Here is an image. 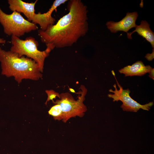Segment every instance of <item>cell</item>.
Segmentation results:
<instances>
[{"instance_id": "6", "label": "cell", "mask_w": 154, "mask_h": 154, "mask_svg": "<svg viewBox=\"0 0 154 154\" xmlns=\"http://www.w3.org/2000/svg\"><path fill=\"white\" fill-rule=\"evenodd\" d=\"M87 90L85 87L81 95L78 100H75L69 93H62L60 94V100L55 102L52 101L55 104L60 105L62 113V120L66 123L70 118L78 116L83 117L87 110L86 107L83 102L85 100V96L86 94Z\"/></svg>"}, {"instance_id": "2", "label": "cell", "mask_w": 154, "mask_h": 154, "mask_svg": "<svg viewBox=\"0 0 154 154\" xmlns=\"http://www.w3.org/2000/svg\"><path fill=\"white\" fill-rule=\"evenodd\" d=\"M1 74L7 77L13 76L18 83L23 79L37 80L42 77L38 64L33 60L16 53L7 51L0 47Z\"/></svg>"}, {"instance_id": "15", "label": "cell", "mask_w": 154, "mask_h": 154, "mask_svg": "<svg viewBox=\"0 0 154 154\" xmlns=\"http://www.w3.org/2000/svg\"><path fill=\"white\" fill-rule=\"evenodd\" d=\"M6 42L5 40L2 38H0V44H5Z\"/></svg>"}, {"instance_id": "13", "label": "cell", "mask_w": 154, "mask_h": 154, "mask_svg": "<svg viewBox=\"0 0 154 154\" xmlns=\"http://www.w3.org/2000/svg\"><path fill=\"white\" fill-rule=\"evenodd\" d=\"M154 55V50L153 52L151 54H147L145 57L149 61H151L154 58V56H151Z\"/></svg>"}, {"instance_id": "5", "label": "cell", "mask_w": 154, "mask_h": 154, "mask_svg": "<svg viewBox=\"0 0 154 154\" xmlns=\"http://www.w3.org/2000/svg\"><path fill=\"white\" fill-rule=\"evenodd\" d=\"M0 23L5 34L19 37L38 28L36 24L25 19L20 13L14 11L11 14H7L0 7Z\"/></svg>"}, {"instance_id": "4", "label": "cell", "mask_w": 154, "mask_h": 154, "mask_svg": "<svg viewBox=\"0 0 154 154\" xmlns=\"http://www.w3.org/2000/svg\"><path fill=\"white\" fill-rule=\"evenodd\" d=\"M11 42L10 51L17 53L20 57L26 56L32 59L38 64L40 72H43L45 60L49 56L51 50L47 48L43 51L39 50L38 42L35 38L31 37L23 40L13 35Z\"/></svg>"}, {"instance_id": "3", "label": "cell", "mask_w": 154, "mask_h": 154, "mask_svg": "<svg viewBox=\"0 0 154 154\" xmlns=\"http://www.w3.org/2000/svg\"><path fill=\"white\" fill-rule=\"evenodd\" d=\"M37 0L31 3L25 2L21 0H8V2L10 9L13 11L22 13L27 17L29 21L37 24L40 29L45 31L49 27L54 24L55 19L52 14L57 8L65 3L64 0H55L51 7L46 13H35V7Z\"/></svg>"}, {"instance_id": "9", "label": "cell", "mask_w": 154, "mask_h": 154, "mask_svg": "<svg viewBox=\"0 0 154 154\" xmlns=\"http://www.w3.org/2000/svg\"><path fill=\"white\" fill-rule=\"evenodd\" d=\"M152 68L150 65L145 66L141 61H138L131 65H128L119 70L125 76H142L149 73Z\"/></svg>"}, {"instance_id": "14", "label": "cell", "mask_w": 154, "mask_h": 154, "mask_svg": "<svg viewBox=\"0 0 154 154\" xmlns=\"http://www.w3.org/2000/svg\"><path fill=\"white\" fill-rule=\"evenodd\" d=\"M149 76L150 78L154 80V68H152L149 72Z\"/></svg>"}, {"instance_id": "10", "label": "cell", "mask_w": 154, "mask_h": 154, "mask_svg": "<svg viewBox=\"0 0 154 154\" xmlns=\"http://www.w3.org/2000/svg\"><path fill=\"white\" fill-rule=\"evenodd\" d=\"M150 25L145 21H142L140 24L136 25L135 29L132 32L127 33L128 38L132 39L131 35L135 32L144 38L150 43L153 48L154 47V33L149 27Z\"/></svg>"}, {"instance_id": "7", "label": "cell", "mask_w": 154, "mask_h": 154, "mask_svg": "<svg viewBox=\"0 0 154 154\" xmlns=\"http://www.w3.org/2000/svg\"><path fill=\"white\" fill-rule=\"evenodd\" d=\"M112 73L116 80L119 89L118 90L117 89L116 84H114L113 86L115 88V90H114L110 89L109 90V92L114 94H108V97L112 98L113 102H117L119 100L121 101L122 104L121 107L124 111L137 112L141 109L149 111L151 107L153 105V102H151L144 105H141L135 101L130 96V90L128 88L126 90L123 89L116 80L114 72L112 71Z\"/></svg>"}, {"instance_id": "8", "label": "cell", "mask_w": 154, "mask_h": 154, "mask_svg": "<svg viewBox=\"0 0 154 154\" xmlns=\"http://www.w3.org/2000/svg\"><path fill=\"white\" fill-rule=\"evenodd\" d=\"M138 16L137 12L127 13L125 16L120 21H110L107 22L106 25L111 32L116 33L120 31L127 33L129 29L136 27L135 21Z\"/></svg>"}, {"instance_id": "11", "label": "cell", "mask_w": 154, "mask_h": 154, "mask_svg": "<svg viewBox=\"0 0 154 154\" xmlns=\"http://www.w3.org/2000/svg\"><path fill=\"white\" fill-rule=\"evenodd\" d=\"M49 114L52 116L55 120H60L62 119V113L60 106L55 104L52 106L48 111Z\"/></svg>"}, {"instance_id": "1", "label": "cell", "mask_w": 154, "mask_h": 154, "mask_svg": "<svg viewBox=\"0 0 154 154\" xmlns=\"http://www.w3.org/2000/svg\"><path fill=\"white\" fill-rule=\"evenodd\" d=\"M67 8L68 13L56 24L45 31H38L41 41L51 50L72 46L88 31L86 6L80 0H70Z\"/></svg>"}, {"instance_id": "12", "label": "cell", "mask_w": 154, "mask_h": 154, "mask_svg": "<svg viewBox=\"0 0 154 154\" xmlns=\"http://www.w3.org/2000/svg\"><path fill=\"white\" fill-rule=\"evenodd\" d=\"M45 92L48 96L47 99L45 103L46 105L47 104L48 102L50 100L53 101V99L55 98L56 97L59 98H60V94L53 90H46Z\"/></svg>"}]
</instances>
